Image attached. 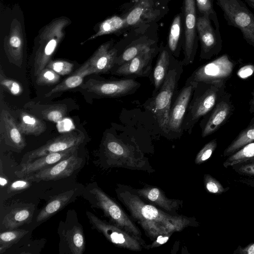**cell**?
Masks as SVG:
<instances>
[{
	"label": "cell",
	"instance_id": "6da1fadb",
	"mask_svg": "<svg viewBox=\"0 0 254 254\" xmlns=\"http://www.w3.org/2000/svg\"><path fill=\"white\" fill-rule=\"evenodd\" d=\"M116 192L119 200L131 217L152 238L181 231L188 226L197 225V222L192 218L171 215L145 203L129 188L119 187Z\"/></svg>",
	"mask_w": 254,
	"mask_h": 254
},
{
	"label": "cell",
	"instance_id": "7a4b0ae2",
	"mask_svg": "<svg viewBox=\"0 0 254 254\" xmlns=\"http://www.w3.org/2000/svg\"><path fill=\"white\" fill-rule=\"evenodd\" d=\"M0 34L9 62L20 67L23 63L26 33L23 12L18 4L1 8Z\"/></svg>",
	"mask_w": 254,
	"mask_h": 254
},
{
	"label": "cell",
	"instance_id": "3957f363",
	"mask_svg": "<svg viewBox=\"0 0 254 254\" xmlns=\"http://www.w3.org/2000/svg\"><path fill=\"white\" fill-rule=\"evenodd\" d=\"M71 23L70 19L61 16L52 20L39 31L34 41V70L37 76L51 60L63 40L65 28Z\"/></svg>",
	"mask_w": 254,
	"mask_h": 254
},
{
	"label": "cell",
	"instance_id": "277c9868",
	"mask_svg": "<svg viewBox=\"0 0 254 254\" xmlns=\"http://www.w3.org/2000/svg\"><path fill=\"white\" fill-rule=\"evenodd\" d=\"M168 2L169 0H131L130 7L123 15L126 28L157 21L167 12Z\"/></svg>",
	"mask_w": 254,
	"mask_h": 254
},
{
	"label": "cell",
	"instance_id": "5b68a950",
	"mask_svg": "<svg viewBox=\"0 0 254 254\" xmlns=\"http://www.w3.org/2000/svg\"><path fill=\"white\" fill-rule=\"evenodd\" d=\"M86 215L92 227L116 246L133 251H140L144 248L145 242L142 238L100 219L89 211L86 212Z\"/></svg>",
	"mask_w": 254,
	"mask_h": 254
},
{
	"label": "cell",
	"instance_id": "8992f818",
	"mask_svg": "<svg viewBox=\"0 0 254 254\" xmlns=\"http://www.w3.org/2000/svg\"><path fill=\"white\" fill-rule=\"evenodd\" d=\"M179 72L177 68H169L154 101V112L157 123L161 129L166 132H168L167 127L172 99L179 79Z\"/></svg>",
	"mask_w": 254,
	"mask_h": 254
},
{
	"label": "cell",
	"instance_id": "52a82bcc",
	"mask_svg": "<svg viewBox=\"0 0 254 254\" xmlns=\"http://www.w3.org/2000/svg\"><path fill=\"white\" fill-rule=\"evenodd\" d=\"M233 68V63L224 55L197 68L187 81L218 87L230 76Z\"/></svg>",
	"mask_w": 254,
	"mask_h": 254
},
{
	"label": "cell",
	"instance_id": "ba28073f",
	"mask_svg": "<svg viewBox=\"0 0 254 254\" xmlns=\"http://www.w3.org/2000/svg\"><path fill=\"white\" fill-rule=\"evenodd\" d=\"M91 192L95 195L97 204L109 218L112 224L128 233L141 238V232L133 221L122 208L100 188H94Z\"/></svg>",
	"mask_w": 254,
	"mask_h": 254
},
{
	"label": "cell",
	"instance_id": "9c48e42d",
	"mask_svg": "<svg viewBox=\"0 0 254 254\" xmlns=\"http://www.w3.org/2000/svg\"><path fill=\"white\" fill-rule=\"evenodd\" d=\"M227 18L240 29L245 38L254 46V15L239 0H217Z\"/></svg>",
	"mask_w": 254,
	"mask_h": 254
},
{
	"label": "cell",
	"instance_id": "30bf717a",
	"mask_svg": "<svg viewBox=\"0 0 254 254\" xmlns=\"http://www.w3.org/2000/svg\"><path fill=\"white\" fill-rule=\"evenodd\" d=\"M195 0H184L183 24L184 30L185 55L183 63L185 65L191 64L197 48L198 37L196 29L197 12Z\"/></svg>",
	"mask_w": 254,
	"mask_h": 254
},
{
	"label": "cell",
	"instance_id": "8fae6325",
	"mask_svg": "<svg viewBox=\"0 0 254 254\" xmlns=\"http://www.w3.org/2000/svg\"><path fill=\"white\" fill-rule=\"evenodd\" d=\"M139 86L132 79L100 81L90 78L80 87L101 97L116 98L133 93Z\"/></svg>",
	"mask_w": 254,
	"mask_h": 254
},
{
	"label": "cell",
	"instance_id": "7c38bea8",
	"mask_svg": "<svg viewBox=\"0 0 254 254\" xmlns=\"http://www.w3.org/2000/svg\"><path fill=\"white\" fill-rule=\"evenodd\" d=\"M76 153L77 151L69 157L24 178L30 182H39L68 177L80 167L82 162V159L77 156Z\"/></svg>",
	"mask_w": 254,
	"mask_h": 254
},
{
	"label": "cell",
	"instance_id": "4fadbf2b",
	"mask_svg": "<svg viewBox=\"0 0 254 254\" xmlns=\"http://www.w3.org/2000/svg\"><path fill=\"white\" fill-rule=\"evenodd\" d=\"M84 139V136L75 132H67L55 137L44 145L27 152L23 156L21 164L33 160L49 153L60 152L74 146H78Z\"/></svg>",
	"mask_w": 254,
	"mask_h": 254
},
{
	"label": "cell",
	"instance_id": "5bb4252c",
	"mask_svg": "<svg viewBox=\"0 0 254 254\" xmlns=\"http://www.w3.org/2000/svg\"><path fill=\"white\" fill-rule=\"evenodd\" d=\"M198 83L187 81L180 91L170 109L167 127L168 131L179 133L185 120L191 98Z\"/></svg>",
	"mask_w": 254,
	"mask_h": 254
},
{
	"label": "cell",
	"instance_id": "9a60e30c",
	"mask_svg": "<svg viewBox=\"0 0 254 254\" xmlns=\"http://www.w3.org/2000/svg\"><path fill=\"white\" fill-rule=\"evenodd\" d=\"M218 86L212 85L206 90L202 94L194 97L190 102L186 117L184 120L186 130L191 129L199 119L208 112L215 105L217 97Z\"/></svg>",
	"mask_w": 254,
	"mask_h": 254
},
{
	"label": "cell",
	"instance_id": "2e32d148",
	"mask_svg": "<svg viewBox=\"0 0 254 254\" xmlns=\"http://www.w3.org/2000/svg\"><path fill=\"white\" fill-rule=\"evenodd\" d=\"M159 49L157 44L147 49L129 61L119 65L116 74L123 76H148L151 69L152 61Z\"/></svg>",
	"mask_w": 254,
	"mask_h": 254
},
{
	"label": "cell",
	"instance_id": "e0dca14e",
	"mask_svg": "<svg viewBox=\"0 0 254 254\" xmlns=\"http://www.w3.org/2000/svg\"><path fill=\"white\" fill-rule=\"evenodd\" d=\"M114 43L112 39L102 44L87 60L93 73H106L116 64L118 49Z\"/></svg>",
	"mask_w": 254,
	"mask_h": 254
},
{
	"label": "cell",
	"instance_id": "ac0fdd59",
	"mask_svg": "<svg viewBox=\"0 0 254 254\" xmlns=\"http://www.w3.org/2000/svg\"><path fill=\"white\" fill-rule=\"evenodd\" d=\"M78 148L74 146L64 151L49 153L30 162L21 164V169L15 174L17 177L23 178L69 157L77 151Z\"/></svg>",
	"mask_w": 254,
	"mask_h": 254
},
{
	"label": "cell",
	"instance_id": "d6986e66",
	"mask_svg": "<svg viewBox=\"0 0 254 254\" xmlns=\"http://www.w3.org/2000/svg\"><path fill=\"white\" fill-rule=\"evenodd\" d=\"M0 127L1 137L7 145L19 150L25 147L26 143L23 134L13 117L4 109L1 110Z\"/></svg>",
	"mask_w": 254,
	"mask_h": 254
},
{
	"label": "cell",
	"instance_id": "ffe728a7",
	"mask_svg": "<svg viewBox=\"0 0 254 254\" xmlns=\"http://www.w3.org/2000/svg\"><path fill=\"white\" fill-rule=\"evenodd\" d=\"M196 29L201 45L200 57L201 59H209L214 53L217 45L216 35L210 19L204 15H198Z\"/></svg>",
	"mask_w": 254,
	"mask_h": 254
},
{
	"label": "cell",
	"instance_id": "44dd1931",
	"mask_svg": "<svg viewBox=\"0 0 254 254\" xmlns=\"http://www.w3.org/2000/svg\"><path fill=\"white\" fill-rule=\"evenodd\" d=\"M132 190L140 197L161 207L170 214L178 215L177 211L182 202L179 200L168 198L158 188L149 186L141 189Z\"/></svg>",
	"mask_w": 254,
	"mask_h": 254
},
{
	"label": "cell",
	"instance_id": "7402d4cb",
	"mask_svg": "<svg viewBox=\"0 0 254 254\" xmlns=\"http://www.w3.org/2000/svg\"><path fill=\"white\" fill-rule=\"evenodd\" d=\"M157 44V40L153 36L144 35L137 39L132 41L124 50L122 54L118 56L116 64L121 65L129 61L137 55Z\"/></svg>",
	"mask_w": 254,
	"mask_h": 254
},
{
	"label": "cell",
	"instance_id": "603a6c76",
	"mask_svg": "<svg viewBox=\"0 0 254 254\" xmlns=\"http://www.w3.org/2000/svg\"><path fill=\"white\" fill-rule=\"evenodd\" d=\"M74 193V190H71L52 197L39 213L36 221H45L56 214L69 203Z\"/></svg>",
	"mask_w": 254,
	"mask_h": 254
},
{
	"label": "cell",
	"instance_id": "cb8c5ba5",
	"mask_svg": "<svg viewBox=\"0 0 254 254\" xmlns=\"http://www.w3.org/2000/svg\"><path fill=\"white\" fill-rule=\"evenodd\" d=\"M184 43V30L181 11L174 17L169 33L167 47L171 55L178 57Z\"/></svg>",
	"mask_w": 254,
	"mask_h": 254
},
{
	"label": "cell",
	"instance_id": "d4e9b609",
	"mask_svg": "<svg viewBox=\"0 0 254 254\" xmlns=\"http://www.w3.org/2000/svg\"><path fill=\"white\" fill-rule=\"evenodd\" d=\"M230 111V105L228 102L224 101L220 102L204 126L202 131V137H205L218 130L227 120Z\"/></svg>",
	"mask_w": 254,
	"mask_h": 254
},
{
	"label": "cell",
	"instance_id": "484cf974",
	"mask_svg": "<svg viewBox=\"0 0 254 254\" xmlns=\"http://www.w3.org/2000/svg\"><path fill=\"white\" fill-rule=\"evenodd\" d=\"M91 74H93V72L87 60L70 76L58 84L47 93L45 97H48L54 93L65 91L78 87L82 84L84 77Z\"/></svg>",
	"mask_w": 254,
	"mask_h": 254
},
{
	"label": "cell",
	"instance_id": "4316f807",
	"mask_svg": "<svg viewBox=\"0 0 254 254\" xmlns=\"http://www.w3.org/2000/svg\"><path fill=\"white\" fill-rule=\"evenodd\" d=\"M171 55L167 46L160 47L159 56L153 72V83L157 92L162 86L169 71Z\"/></svg>",
	"mask_w": 254,
	"mask_h": 254
},
{
	"label": "cell",
	"instance_id": "83f0119b",
	"mask_svg": "<svg viewBox=\"0 0 254 254\" xmlns=\"http://www.w3.org/2000/svg\"><path fill=\"white\" fill-rule=\"evenodd\" d=\"M33 210L29 207H19L12 209L1 221V225L8 230L15 229L31 221Z\"/></svg>",
	"mask_w": 254,
	"mask_h": 254
},
{
	"label": "cell",
	"instance_id": "f1b7e54d",
	"mask_svg": "<svg viewBox=\"0 0 254 254\" xmlns=\"http://www.w3.org/2000/svg\"><path fill=\"white\" fill-rule=\"evenodd\" d=\"M125 28L126 20L123 16H112L98 24L96 28V32L81 44L103 35L117 33Z\"/></svg>",
	"mask_w": 254,
	"mask_h": 254
},
{
	"label": "cell",
	"instance_id": "f546056e",
	"mask_svg": "<svg viewBox=\"0 0 254 254\" xmlns=\"http://www.w3.org/2000/svg\"><path fill=\"white\" fill-rule=\"evenodd\" d=\"M17 126L21 132L25 135L39 136L46 129L45 122L25 112L21 113Z\"/></svg>",
	"mask_w": 254,
	"mask_h": 254
},
{
	"label": "cell",
	"instance_id": "4dcf8cb0",
	"mask_svg": "<svg viewBox=\"0 0 254 254\" xmlns=\"http://www.w3.org/2000/svg\"><path fill=\"white\" fill-rule=\"evenodd\" d=\"M254 163V142L245 146L236 152L226 158L223 162L225 168L247 163Z\"/></svg>",
	"mask_w": 254,
	"mask_h": 254
},
{
	"label": "cell",
	"instance_id": "1f68e13d",
	"mask_svg": "<svg viewBox=\"0 0 254 254\" xmlns=\"http://www.w3.org/2000/svg\"><path fill=\"white\" fill-rule=\"evenodd\" d=\"M253 142H254V125L242 130L224 149L222 156L226 158Z\"/></svg>",
	"mask_w": 254,
	"mask_h": 254
},
{
	"label": "cell",
	"instance_id": "d6a6232c",
	"mask_svg": "<svg viewBox=\"0 0 254 254\" xmlns=\"http://www.w3.org/2000/svg\"><path fill=\"white\" fill-rule=\"evenodd\" d=\"M65 239L71 254H82L84 253L85 243L81 226H74L68 230L65 234Z\"/></svg>",
	"mask_w": 254,
	"mask_h": 254
},
{
	"label": "cell",
	"instance_id": "836d02e7",
	"mask_svg": "<svg viewBox=\"0 0 254 254\" xmlns=\"http://www.w3.org/2000/svg\"><path fill=\"white\" fill-rule=\"evenodd\" d=\"M105 151L108 158L117 159L127 157L129 154L127 149L116 138L108 137L104 142Z\"/></svg>",
	"mask_w": 254,
	"mask_h": 254
},
{
	"label": "cell",
	"instance_id": "e575fe53",
	"mask_svg": "<svg viewBox=\"0 0 254 254\" xmlns=\"http://www.w3.org/2000/svg\"><path fill=\"white\" fill-rule=\"evenodd\" d=\"M28 233L24 229H13L1 232L0 234V254L17 243Z\"/></svg>",
	"mask_w": 254,
	"mask_h": 254
},
{
	"label": "cell",
	"instance_id": "d590c367",
	"mask_svg": "<svg viewBox=\"0 0 254 254\" xmlns=\"http://www.w3.org/2000/svg\"><path fill=\"white\" fill-rule=\"evenodd\" d=\"M67 108L64 105L57 104L50 106L42 111L43 118L50 122L57 123L62 121L66 114Z\"/></svg>",
	"mask_w": 254,
	"mask_h": 254
},
{
	"label": "cell",
	"instance_id": "8d00e7d4",
	"mask_svg": "<svg viewBox=\"0 0 254 254\" xmlns=\"http://www.w3.org/2000/svg\"><path fill=\"white\" fill-rule=\"evenodd\" d=\"M203 184L206 190L214 195L222 194L230 189L229 187H224L216 178L208 174L204 175Z\"/></svg>",
	"mask_w": 254,
	"mask_h": 254
},
{
	"label": "cell",
	"instance_id": "74e56055",
	"mask_svg": "<svg viewBox=\"0 0 254 254\" xmlns=\"http://www.w3.org/2000/svg\"><path fill=\"white\" fill-rule=\"evenodd\" d=\"M60 78V75L52 69L46 67L36 76V82L39 85L50 86L58 83Z\"/></svg>",
	"mask_w": 254,
	"mask_h": 254
},
{
	"label": "cell",
	"instance_id": "f35d334b",
	"mask_svg": "<svg viewBox=\"0 0 254 254\" xmlns=\"http://www.w3.org/2000/svg\"><path fill=\"white\" fill-rule=\"evenodd\" d=\"M0 84L1 86L7 89L13 95L19 96L22 93L23 88L20 83L6 77L1 66L0 69Z\"/></svg>",
	"mask_w": 254,
	"mask_h": 254
},
{
	"label": "cell",
	"instance_id": "ab89813d",
	"mask_svg": "<svg viewBox=\"0 0 254 254\" xmlns=\"http://www.w3.org/2000/svg\"><path fill=\"white\" fill-rule=\"evenodd\" d=\"M217 146L216 139H212L205 144L197 154L195 158V163L199 165L206 162L211 157Z\"/></svg>",
	"mask_w": 254,
	"mask_h": 254
},
{
	"label": "cell",
	"instance_id": "60d3db41",
	"mask_svg": "<svg viewBox=\"0 0 254 254\" xmlns=\"http://www.w3.org/2000/svg\"><path fill=\"white\" fill-rule=\"evenodd\" d=\"M46 67L52 69L60 75H65L72 71L73 64L65 60H51Z\"/></svg>",
	"mask_w": 254,
	"mask_h": 254
},
{
	"label": "cell",
	"instance_id": "b9f144b4",
	"mask_svg": "<svg viewBox=\"0 0 254 254\" xmlns=\"http://www.w3.org/2000/svg\"><path fill=\"white\" fill-rule=\"evenodd\" d=\"M196 7L199 15H204L210 19H214L215 11L213 9L211 0H195Z\"/></svg>",
	"mask_w": 254,
	"mask_h": 254
},
{
	"label": "cell",
	"instance_id": "7bdbcfd3",
	"mask_svg": "<svg viewBox=\"0 0 254 254\" xmlns=\"http://www.w3.org/2000/svg\"><path fill=\"white\" fill-rule=\"evenodd\" d=\"M232 168L240 175L254 177V163L236 165Z\"/></svg>",
	"mask_w": 254,
	"mask_h": 254
},
{
	"label": "cell",
	"instance_id": "ee69618b",
	"mask_svg": "<svg viewBox=\"0 0 254 254\" xmlns=\"http://www.w3.org/2000/svg\"><path fill=\"white\" fill-rule=\"evenodd\" d=\"M24 179L12 183L7 190L8 193L19 191L28 188L30 186V181L25 178Z\"/></svg>",
	"mask_w": 254,
	"mask_h": 254
},
{
	"label": "cell",
	"instance_id": "f6af8a7d",
	"mask_svg": "<svg viewBox=\"0 0 254 254\" xmlns=\"http://www.w3.org/2000/svg\"><path fill=\"white\" fill-rule=\"evenodd\" d=\"M172 234H168L166 235L159 236L152 244L148 246L145 245L144 246V248L146 249H150L160 246L168 241Z\"/></svg>",
	"mask_w": 254,
	"mask_h": 254
},
{
	"label": "cell",
	"instance_id": "bcb514c9",
	"mask_svg": "<svg viewBox=\"0 0 254 254\" xmlns=\"http://www.w3.org/2000/svg\"><path fill=\"white\" fill-rule=\"evenodd\" d=\"M233 254H254V242L251 243L245 247L238 246Z\"/></svg>",
	"mask_w": 254,
	"mask_h": 254
},
{
	"label": "cell",
	"instance_id": "7dc6e473",
	"mask_svg": "<svg viewBox=\"0 0 254 254\" xmlns=\"http://www.w3.org/2000/svg\"><path fill=\"white\" fill-rule=\"evenodd\" d=\"M254 71V67L251 65H247L240 69L238 72V75L241 78H246L253 74Z\"/></svg>",
	"mask_w": 254,
	"mask_h": 254
},
{
	"label": "cell",
	"instance_id": "c3c4849f",
	"mask_svg": "<svg viewBox=\"0 0 254 254\" xmlns=\"http://www.w3.org/2000/svg\"><path fill=\"white\" fill-rule=\"evenodd\" d=\"M237 181L247 186L254 188V178L253 177L241 178Z\"/></svg>",
	"mask_w": 254,
	"mask_h": 254
},
{
	"label": "cell",
	"instance_id": "681fc988",
	"mask_svg": "<svg viewBox=\"0 0 254 254\" xmlns=\"http://www.w3.org/2000/svg\"><path fill=\"white\" fill-rule=\"evenodd\" d=\"M0 184L1 187L5 186L8 183V180L4 175H2V172L0 170Z\"/></svg>",
	"mask_w": 254,
	"mask_h": 254
},
{
	"label": "cell",
	"instance_id": "f907efd6",
	"mask_svg": "<svg viewBox=\"0 0 254 254\" xmlns=\"http://www.w3.org/2000/svg\"><path fill=\"white\" fill-rule=\"evenodd\" d=\"M252 3H254V0H249Z\"/></svg>",
	"mask_w": 254,
	"mask_h": 254
}]
</instances>
